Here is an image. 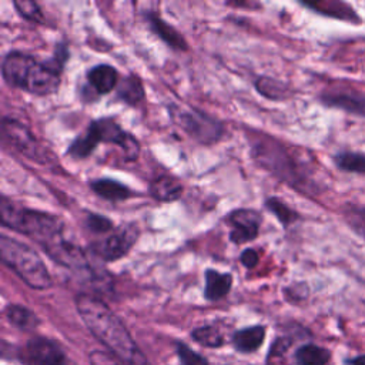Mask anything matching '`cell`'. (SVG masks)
I'll list each match as a JSON object with an SVG mask.
<instances>
[{"instance_id": "1", "label": "cell", "mask_w": 365, "mask_h": 365, "mask_svg": "<svg viewBox=\"0 0 365 365\" xmlns=\"http://www.w3.org/2000/svg\"><path fill=\"white\" fill-rule=\"evenodd\" d=\"M87 329L124 365H150L123 321L100 298L81 292L74 299Z\"/></svg>"}, {"instance_id": "2", "label": "cell", "mask_w": 365, "mask_h": 365, "mask_svg": "<svg viewBox=\"0 0 365 365\" xmlns=\"http://www.w3.org/2000/svg\"><path fill=\"white\" fill-rule=\"evenodd\" d=\"M252 157L261 167L305 195L319 191L307 161L275 138L268 135L252 138Z\"/></svg>"}, {"instance_id": "3", "label": "cell", "mask_w": 365, "mask_h": 365, "mask_svg": "<svg viewBox=\"0 0 365 365\" xmlns=\"http://www.w3.org/2000/svg\"><path fill=\"white\" fill-rule=\"evenodd\" d=\"M63 66L51 58L38 61L36 57L23 51H9L1 61L3 80L14 88L36 94L48 96L60 86Z\"/></svg>"}, {"instance_id": "4", "label": "cell", "mask_w": 365, "mask_h": 365, "mask_svg": "<svg viewBox=\"0 0 365 365\" xmlns=\"http://www.w3.org/2000/svg\"><path fill=\"white\" fill-rule=\"evenodd\" d=\"M1 224L34 240L41 247L63 235V220L58 215L19 205L7 197L0 200Z\"/></svg>"}, {"instance_id": "5", "label": "cell", "mask_w": 365, "mask_h": 365, "mask_svg": "<svg viewBox=\"0 0 365 365\" xmlns=\"http://www.w3.org/2000/svg\"><path fill=\"white\" fill-rule=\"evenodd\" d=\"M0 258L26 285L33 289L51 287V277L40 255L29 245L3 235L0 238Z\"/></svg>"}, {"instance_id": "6", "label": "cell", "mask_w": 365, "mask_h": 365, "mask_svg": "<svg viewBox=\"0 0 365 365\" xmlns=\"http://www.w3.org/2000/svg\"><path fill=\"white\" fill-rule=\"evenodd\" d=\"M170 117L184 133L201 144H214L224 134V125L220 120L195 107L171 104Z\"/></svg>"}, {"instance_id": "7", "label": "cell", "mask_w": 365, "mask_h": 365, "mask_svg": "<svg viewBox=\"0 0 365 365\" xmlns=\"http://www.w3.org/2000/svg\"><path fill=\"white\" fill-rule=\"evenodd\" d=\"M1 135L14 150L37 163H47L50 153L40 144V141L31 134V131L20 121L11 117H3Z\"/></svg>"}, {"instance_id": "8", "label": "cell", "mask_w": 365, "mask_h": 365, "mask_svg": "<svg viewBox=\"0 0 365 365\" xmlns=\"http://www.w3.org/2000/svg\"><path fill=\"white\" fill-rule=\"evenodd\" d=\"M20 361L24 365H73L60 344L46 336L29 339L20 351Z\"/></svg>"}, {"instance_id": "9", "label": "cell", "mask_w": 365, "mask_h": 365, "mask_svg": "<svg viewBox=\"0 0 365 365\" xmlns=\"http://www.w3.org/2000/svg\"><path fill=\"white\" fill-rule=\"evenodd\" d=\"M138 227L135 224H123L108 237L91 244V251L103 261H117L133 248L138 238Z\"/></svg>"}, {"instance_id": "10", "label": "cell", "mask_w": 365, "mask_h": 365, "mask_svg": "<svg viewBox=\"0 0 365 365\" xmlns=\"http://www.w3.org/2000/svg\"><path fill=\"white\" fill-rule=\"evenodd\" d=\"M90 125L94 128L100 143H110V144L118 145L128 161H134L138 158V154H140L138 141L134 138L133 134L123 130L114 118H110V117L98 118L91 121Z\"/></svg>"}, {"instance_id": "11", "label": "cell", "mask_w": 365, "mask_h": 365, "mask_svg": "<svg viewBox=\"0 0 365 365\" xmlns=\"http://www.w3.org/2000/svg\"><path fill=\"white\" fill-rule=\"evenodd\" d=\"M319 101L331 108L342 110L348 114H354L365 118V93L351 87H336L324 90L319 94Z\"/></svg>"}, {"instance_id": "12", "label": "cell", "mask_w": 365, "mask_h": 365, "mask_svg": "<svg viewBox=\"0 0 365 365\" xmlns=\"http://www.w3.org/2000/svg\"><path fill=\"white\" fill-rule=\"evenodd\" d=\"M43 250L53 261H56L57 264L66 268L76 269V271L90 269V264L84 251L80 247H77L74 242L66 240L63 235L43 245Z\"/></svg>"}, {"instance_id": "13", "label": "cell", "mask_w": 365, "mask_h": 365, "mask_svg": "<svg viewBox=\"0 0 365 365\" xmlns=\"http://www.w3.org/2000/svg\"><path fill=\"white\" fill-rule=\"evenodd\" d=\"M227 222L231 227L230 240L234 244H244L257 238L262 217L254 210L240 208L227 215Z\"/></svg>"}, {"instance_id": "14", "label": "cell", "mask_w": 365, "mask_h": 365, "mask_svg": "<svg viewBox=\"0 0 365 365\" xmlns=\"http://www.w3.org/2000/svg\"><path fill=\"white\" fill-rule=\"evenodd\" d=\"M302 6L322 16L336 19L354 26L362 24V19L356 13V10L349 3H345L341 0H319V1H309V3L304 1Z\"/></svg>"}, {"instance_id": "15", "label": "cell", "mask_w": 365, "mask_h": 365, "mask_svg": "<svg viewBox=\"0 0 365 365\" xmlns=\"http://www.w3.org/2000/svg\"><path fill=\"white\" fill-rule=\"evenodd\" d=\"M88 86L98 94H108L118 84V73L110 64H97L87 71Z\"/></svg>"}, {"instance_id": "16", "label": "cell", "mask_w": 365, "mask_h": 365, "mask_svg": "<svg viewBox=\"0 0 365 365\" xmlns=\"http://www.w3.org/2000/svg\"><path fill=\"white\" fill-rule=\"evenodd\" d=\"M148 191H150V195L157 201L170 202L181 197L182 185L175 177L168 174H161L150 182Z\"/></svg>"}, {"instance_id": "17", "label": "cell", "mask_w": 365, "mask_h": 365, "mask_svg": "<svg viewBox=\"0 0 365 365\" xmlns=\"http://www.w3.org/2000/svg\"><path fill=\"white\" fill-rule=\"evenodd\" d=\"M205 288L204 297L208 301L222 299L231 289L232 275L230 272H220L217 269H207L204 274Z\"/></svg>"}, {"instance_id": "18", "label": "cell", "mask_w": 365, "mask_h": 365, "mask_svg": "<svg viewBox=\"0 0 365 365\" xmlns=\"http://www.w3.org/2000/svg\"><path fill=\"white\" fill-rule=\"evenodd\" d=\"M265 338V327L254 325L237 331L232 335V345L237 351L248 354L257 351Z\"/></svg>"}, {"instance_id": "19", "label": "cell", "mask_w": 365, "mask_h": 365, "mask_svg": "<svg viewBox=\"0 0 365 365\" xmlns=\"http://www.w3.org/2000/svg\"><path fill=\"white\" fill-rule=\"evenodd\" d=\"M148 23H150L151 30L163 41H165L170 47H173L175 50H187V41L184 40V37L173 26H170L165 20H163L160 16L150 13Z\"/></svg>"}, {"instance_id": "20", "label": "cell", "mask_w": 365, "mask_h": 365, "mask_svg": "<svg viewBox=\"0 0 365 365\" xmlns=\"http://www.w3.org/2000/svg\"><path fill=\"white\" fill-rule=\"evenodd\" d=\"M91 190L101 198L108 201H123L133 195L131 190L111 178H98L90 182Z\"/></svg>"}, {"instance_id": "21", "label": "cell", "mask_w": 365, "mask_h": 365, "mask_svg": "<svg viewBox=\"0 0 365 365\" xmlns=\"http://www.w3.org/2000/svg\"><path fill=\"white\" fill-rule=\"evenodd\" d=\"M4 315L11 325L21 331H33L40 324L38 317L31 309L19 304L7 305Z\"/></svg>"}, {"instance_id": "22", "label": "cell", "mask_w": 365, "mask_h": 365, "mask_svg": "<svg viewBox=\"0 0 365 365\" xmlns=\"http://www.w3.org/2000/svg\"><path fill=\"white\" fill-rule=\"evenodd\" d=\"M117 98L130 106L140 103L144 98V87L140 77L128 74L121 78L117 84Z\"/></svg>"}, {"instance_id": "23", "label": "cell", "mask_w": 365, "mask_h": 365, "mask_svg": "<svg viewBox=\"0 0 365 365\" xmlns=\"http://www.w3.org/2000/svg\"><path fill=\"white\" fill-rule=\"evenodd\" d=\"M98 144H100V140L94 128L88 125L81 135H78L71 141V144L67 148V154L76 160H83V158H87Z\"/></svg>"}, {"instance_id": "24", "label": "cell", "mask_w": 365, "mask_h": 365, "mask_svg": "<svg viewBox=\"0 0 365 365\" xmlns=\"http://www.w3.org/2000/svg\"><path fill=\"white\" fill-rule=\"evenodd\" d=\"M332 161H334L335 167L344 173L365 175V154L364 153L342 150V151H338L332 157Z\"/></svg>"}, {"instance_id": "25", "label": "cell", "mask_w": 365, "mask_h": 365, "mask_svg": "<svg viewBox=\"0 0 365 365\" xmlns=\"http://www.w3.org/2000/svg\"><path fill=\"white\" fill-rule=\"evenodd\" d=\"M255 88L258 90V93L261 96H264L268 100H285L291 96V88L288 87V84L282 83L281 80L272 78V77H258L255 80Z\"/></svg>"}, {"instance_id": "26", "label": "cell", "mask_w": 365, "mask_h": 365, "mask_svg": "<svg viewBox=\"0 0 365 365\" xmlns=\"http://www.w3.org/2000/svg\"><path fill=\"white\" fill-rule=\"evenodd\" d=\"M331 352L315 344H305L295 352V361L298 365H327Z\"/></svg>"}, {"instance_id": "27", "label": "cell", "mask_w": 365, "mask_h": 365, "mask_svg": "<svg viewBox=\"0 0 365 365\" xmlns=\"http://www.w3.org/2000/svg\"><path fill=\"white\" fill-rule=\"evenodd\" d=\"M342 218L358 237L365 240V205L348 202L342 207Z\"/></svg>"}, {"instance_id": "28", "label": "cell", "mask_w": 365, "mask_h": 365, "mask_svg": "<svg viewBox=\"0 0 365 365\" xmlns=\"http://www.w3.org/2000/svg\"><path fill=\"white\" fill-rule=\"evenodd\" d=\"M192 339L195 342H198L202 346H208V348H218L222 346L225 344L224 339V334L221 332V329L215 325H202L198 327L192 331Z\"/></svg>"}, {"instance_id": "29", "label": "cell", "mask_w": 365, "mask_h": 365, "mask_svg": "<svg viewBox=\"0 0 365 365\" xmlns=\"http://www.w3.org/2000/svg\"><path fill=\"white\" fill-rule=\"evenodd\" d=\"M265 207L268 208V211H271L277 220L284 225V227H288L291 225L292 222H295L299 215L297 211H294L288 204H285L282 200L277 198V197H271L265 201Z\"/></svg>"}, {"instance_id": "30", "label": "cell", "mask_w": 365, "mask_h": 365, "mask_svg": "<svg viewBox=\"0 0 365 365\" xmlns=\"http://www.w3.org/2000/svg\"><path fill=\"white\" fill-rule=\"evenodd\" d=\"M13 6L19 16L23 19L33 21V23H41L43 21V14L41 9L36 1H29V0H14Z\"/></svg>"}, {"instance_id": "31", "label": "cell", "mask_w": 365, "mask_h": 365, "mask_svg": "<svg viewBox=\"0 0 365 365\" xmlns=\"http://www.w3.org/2000/svg\"><path fill=\"white\" fill-rule=\"evenodd\" d=\"M177 355L182 365H212L207 361V358L181 342H177Z\"/></svg>"}, {"instance_id": "32", "label": "cell", "mask_w": 365, "mask_h": 365, "mask_svg": "<svg viewBox=\"0 0 365 365\" xmlns=\"http://www.w3.org/2000/svg\"><path fill=\"white\" fill-rule=\"evenodd\" d=\"M86 225L94 234H103L113 230L111 220L100 214H90L86 220Z\"/></svg>"}, {"instance_id": "33", "label": "cell", "mask_w": 365, "mask_h": 365, "mask_svg": "<svg viewBox=\"0 0 365 365\" xmlns=\"http://www.w3.org/2000/svg\"><path fill=\"white\" fill-rule=\"evenodd\" d=\"M90 364L91 365H124L115 356L101 351H93L90 354Z\"/></svg>"}, {"instance_id": "34", "label": "cell", "mask_w": 365, "mask_h": 365, "mask_svg": "<svg viewBox=\"0 0 365 365\" xmlns=\"http://www.w3.org/2000/svg\"><path fill=\"white\" fill-rule=\"evenodd\" d=\"M258 259H259V255L254 248H247L240 255V261L245 268L255 267L258 264Z\"/></svg>"}, {"instance_id": "35", "label": "cell", "mask_w": 365, "mask_h": 365, "mask_svg": "<svg viewBox=\"0 0 365 365\" xmlns=\"http://www.w3.org/2000/svg\"><path fill=\"white\" fill-rule=\"evenodd\" d=\"M349 365H365V355H359V356H355V358H351L348 361Z\"/></svg>"}]
</instances>
